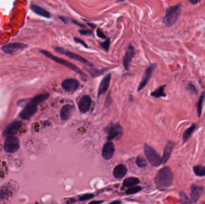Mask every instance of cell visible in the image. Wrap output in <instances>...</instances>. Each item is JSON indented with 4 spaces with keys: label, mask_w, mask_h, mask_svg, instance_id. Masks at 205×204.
Here are the masks:
<instances>
[{
    "label": "cell",
    "mask_w": 205,
    "mask_h": 204,
    "mask_svg": "<svg viewBox=\"0 0 205 204\" xmlns=\"http://www.w3.org/2000/svg\"><path fill=\"white\" fill-rule=\"evenodd\" d=\"M173 174L169 167L164 166L157 173L154 182L157 188L159 191L166 190L173 183Z\"/></svg>",
    "instance_id": "cell-1"
},
{
    "label": "cell",
    "mask_w": 205,
    "mask_h": 204,
    "mask_svg": "<svg viewBox=\"0 0 205 204\" xmlns=\"http://www.w3.org/2000/svg\"><path fill=\"white\" fill-rule=\"evenodd\" d=\"M49 96V95L48 93H43L33 98L21 112L20 117L24 120L31 118L36 113L37 110V106L43 103V101H46Z\"/></svg>",
    "instance_id": "cell-2"
},
{
    "label": "cell",
    "mask_w": 205,
    "mask_h": 204,
    "mask_svg": "<svg viewBox=\"0 0 205 204\" xmlns=\"http://www.w3.org/2000/svg\"><path fill=\"white\" fill-rule=\"evenodd\" d=\"M181 4L171 6L166 8L163 18V23L167 26L173 25L177 21L181 13Z\"/></svg>",
    "instance_id": "cell-3"
},
{
    "label": "cell",
    "mask_w": 205,
    "mask_h": 204,
    "mask_svg": "<svg viewBox=\"0 0 205 204\" xmlns=\"http://www.w3.org/2000/svg\"><path fill=\"white\" fill-rule=\"evenodd\" d=\"M40 52L43 54L44 55H45L46 56H47L48 57H49V59H52V61L58 63V64H60L73 71H75L76 72H77L78 74H80V76H83V77H86V75L84 73V72L79 68H78L76 65H75V64H73L65 59H62V58H60L59 57H58V56H56L53 55H52L51 53H50L49 52L47 51V50H40Z\"/></svg>",
    "instance_id": "cell-4"
},
{
    "label": "cell",
    "mask_w": 205,
    "mask_h": 204,
    "mask_svg": "<svg viewBox=\"0 0 205 204\" xmlns=\"http://www.w3.org/2000/svg\"><path fill=\"white\" fill-rule=\"evenodd\" d=\"M144 152L146 159L152 166L158 167L162 165V157H161L160 155L151 145L148 144H144Z\"/></svg>",
    "instance_id": "cell-5"
},
{
    "label": "cell",
    "mask_w": 205,
    "mask_h": 204,
    "mask_svg": "<svg viewBox=\"0 0 205 204\" xmlns=\"http://www.w3.org/2000/svg\"><path fill=\"white\" fill-rule=\"evenodd\" d=\"M54 49L58 53H60L61 54H63V55H64L70 58H71V59H75L76 61H79L80 62L83 64H85L88 66H91L92 67L93 65L92 64H91L88 61L86 60V59H85L84 57H83L82 56L79 55H77L75 53H73L70 51H68L63 47H55L54 48Z\"/></svg>",
    "instance_id": "cell-6"
},
{
    "label": "cell",
    "mask_w": 205,
    "mask_h": 204,
    "mask_svg": "<svg viewBox=\"0 0 205 204\" xmlns=\"http://www.w3.org/2000/svg\"><path fill=\"white\" fill-rule=\"evenodd\" d=\"M107 133L108 141H111L113 139L119 138L121 137L122 133V128L121 126L118 124H111L107 127Z\"/></svg>",
    "instance_id": "cell-7"
},
{
    "label": "cell",
    "mask_w": 205,
    "mask_h": 204,
    "mask_svg": "<svg viewBox=\"0 0 205 204\" xmlns=\"http://www.w3.org/2000/svg\"><path fill=\"white\" fill-rule=\"evenodd\" d=\"M19 140L14 136L8 137L4 145V150L8 153H14L16 152L19 149Z\"/></svg>",
    "instance_id": "cell-8"
},
{
    "label": "cell",
    "mask_w": 205,
    "mask_h": 204,
    "mask_svg": "<svg viewBox=\"0 0 205 204\" xmlns=\"http://www.w3.org/2000/svg\"><path fill=\"white\" fill-rule=\"evenodd\" d=\"M135 53H136L135 49L132 45H130L127 49L125 56H124L123 60H122L124 67L126 70L127 71L129 70L130 68L131 62L132 61V59L135 55Z\"/></svg>",
    "instance_id": "cell-9"
},
{
    "label": "cell",
    "mask_w": 205,
    "mask_h": 204,
    "mask_svg": "<svg viewBox=\"0 0 205 204\" xmlns=\"http://www.w3.org/2000/svg\"><path fill=\"white\" fill-rule=\"evenodd\" d=\"M156 67H157L156 64H152L149 67H148L146 69L144 76H143V79H142V80L140 82V83L138 87V89H137L138 92L142 91L146 86V85L147 84V83H148V81H149V80L152 76V72H153L154 70L155 69Z\"/></svg>",
    "instance_id": "cell-10"
},
{
    "label": "cell",
    "mask_w": 205,
    "mask_h": 204,
    "mask_svg": "<svg viewBox=\"0 0 205 204\" xmlns=\"http://www.w3.org/2000/svg\"><path fill=\"white\" fill-rule=\"evenodd\" d=\"M92 104V99L88 95L82 96L78 102V107L82 113H86L90 110Z\"/></svg>",
    "instance_id": "cell-11"
},
{
    "label": "cell",
    "mask_w": 205,
    "mask_h": 204,
    "mask_svg": "<svg viewBox=\"0 0 205 204\" xmlns=\"http://www.w3.org/2000/svg\"><path fill=\"white\" fill-rule=\"evenodd\" d=\"M115 152V146L112 142L109 141L105 145L102 149L101 155L104 159L108 161L112 158Z\"/></svg>",
    "instance_id": "cell-12"
},
{
    "label": "cell",
    "mask_w": 205,
    "mask_h": 204,
    "mask_svg": "<svg viewBox=\"0 0 205 204\" xmlns=\"http://www.w3.org/2000/svg\"><path fill=\"white\" fill-rule=\"evenodd\" d=\"M79 82L74 79H67L64 80L62 83V87L68 92H74L79 87Z\"/></svg>",
    "instance_id": "cell-13"
},
{
    "label": "cell",
    "mask_w": 205,
    "mask_h": 204,
    "mask_svg": "<svg viewBox=\"0 0 205 204\" xmlns=\"http://www.w3.org/2000/svg\"><path fill=\"white\" fill-rule=\"evenodd\" d=\"M21 127V123L18 121H14L8 125L3 131V135L5 137L13 136L17 134Z\"/></svg>",
    "instance_id": "cell-14"
},
{
    "label": "cell",
    "mask_w": 205,
    "mask_h": 204,
    "mask_svg": "<svg viewBox=\"0 0 205 204\" xmlns=\"http://www.w3.org/2000/svg\"><path fill=\"white\" fill-rule=\"evenodd\" d=\"M27 46L23 43H11L4 45L2 47V50L7 54H13L19 50L25 49Z\"/></svg>",
    "instance_id": "cell-15"
},
{
    "label": "cell",
    "mask_w": 205,
    "mask_h": 204,
    "mask_svg": "<svg viewBox=\"0 0 205 204\" xmlns=\"http://www.w3.org/2000/svg\"><path fill=\"white\" fill-rule=\"evenodd\" d=\"M203 192V187L202 186L193 184L191 187V193H190L191 201L193 203H196L201 197Z\"/></svg>",
    "instance_id": "cell-16"
},
{
    "label": "cell",
    "mask_w": 205,
    "mask_h": 204,
    "mask_svg": "<svg viewBox=\"0 0 205 204\" xmlns=\"http://www.w3.org/2000/svg\"><path fill=\"white\" fill-rule=\"evenodd\" d=\"M175 142L171 141H169L166 145V147L164 148V152H163V156L162 157V165H164L165 164L167 163V162L168 161V160L169 159L172 151L173 150V148L175 145Z\"/></svg>",
    "instance_id": "cell-17"
},
{
    "label": "cell",
    "mask_w": 205,
    "mask_h": 204,
    "mask_svg": "<svg viewBox=\"0 0 205 204\" xmlns=\"http://www.w3.org/2000/svg\"><path fill=\"white\" fill-rule=\"evenodd\" d=\"M75 111V106L70 104H67L63 107L60 112V118L62 120H68Z\"/></svg>",
    "instance_id": "cell-18"
},
{
    "label": "cell",
    "mask_w": 205,
    "mask_h": 204,
    "mask_svg": "<svg viewBox=\"0 0 205 204\" xmlns=\"http://www.w3.org/2000/svg\"><path fill=\"white\" fill-rule=\"evenodd\" d=\"M111 80V74L106 75L101 80L98 91V96H100L102 94L105 93L108 89Z\"/></svg>",
    "instance_id": "cell-19"
},
{
    "label": "cell",
    "mask_w": 205,
    "mask_h": 204,
    "mask_svg": "<svg viewBox=\"0 0 205 204\" xmlns=\"http://www.w3.org/2000/svg\"><path fill=\"white\" fill-rule=\"evenodd\" d=\"M127 172V168L123 164L116 166L113 171V176L117 179H122L125 177Z\"/></svg>",
    "instance_id": "cell-20"
},
{
    "label": "cell",
    "mask_w": 205,
    "mask_h": 204,
    "mask_svg": "<svg viewBox=\"0 0 205 204\" xmlns=\"http://www.w3.org/2000/svg\"><path fill=\"white\" fill-rule=\"evenodd\" d=\"M31 9L36 14L42 17L46 18H50L51 17V13L49 12H48L45 9H44L37 5H32L31 6Z\"/></svg>",
    "instance_id": "cell-21"
},
{
    "label": "cell",
    "mask_w": 205,
    "mask_h": 204,
    "mask_svg": "<svg viewBox=\"0 0 205 204\" xmlns=\"http://www.w3.org/2000/svg\"><path fill=\"white\" fill-rule=\"evenodd\" d=\"M196 127H197L196 124L193 123V124H192V125L191 126L188 127V129H186L184 131V133H183V135H182V141H183L184 143L186 142L189 139V138L191 137V135L194 132V131L195 130Z\"/></svg>",
    "instance_id": "cell-22"
},
{
    "label": "cell",
    "mask_w": 205,
    "mask_h": 204,
    "mask_svg": "<svg viewBox=\"0 0 205 204\" xmlns=\"http://www.w3.org/2000/svg\"><path fill=\"white\" fill-rule=\"evenodd\" d=\"M140 183V180L136 177H128L125 178L123 181V185L125 187L130 188L136 186Z\"/></svg>",
    "instance_id": "cell-23"
},
{
    "label": "cell",
    "mask_w": 205,
    "mask_h": 204,
    "mask_svg": "<svg viewBox=\"0 0 205 204\" xmlns=\"http://www.w3.org/2000/svg\"><path fill=\"white\" fill-rule=\"evenodd\" d=\"M165 87H166V85L161 86L160 87H158V88H157L151 93V96L156 98H159L161 97H165L166 96L164 93Z\"/></svg>",
    "instance_id": "cell-24"
},
{
    "label": "cell",
    "mask_w": 205,
    "mask_h": 204,
    "mask_svg": "<svg viewBox=\"0 0 205 204\" xmlns=\"http://www.w3.org/2000/svg\"><path fill=\"white\" fill-rule=\"evenodd\" d=\"M193 171L197 177L205 176V166L202 165H196L193 167Z\"/></svg>",
    "instance_id": "cell-25"
},
{
    "label": "cell",
    "mask_w": 205,
    "mask_h": 204,
    "mask_svg": "<svg viewBox=\"0 0 205 204\" xmlns=\"http://www.w3.org/2000/svg\"><path fill=\"white\" fill-rule=\"evenodd\" d=\"M204 98H205V92H203L201 94V95H200V96L199 98V99L197 103V111L198 115H199V118L200 117L201 114L203 103V101H204Z\"/></svg>",
    "instance_id": "cell-26"
},
{
    "label": "cell",
    "mask_w": 205,
    "mask_h": 204,
    "mask_svg": "<svg viewBox=\"0 0 205 204\" xmlns=\"http://www.w3.org/2000/svg\"><path fill=\"white\" fill-rule=\"evenodd\" d=\"M10 194L9 188L7 186H3L0 188V200L6 199Z\"/></svg>",
    "instance_id": "cell-27"
},
{
    "label": "cell",
    "mask_w": 205,
    "mask_h": 204,
    "mask_svg": "<svg viewBox=\"0 0 205 204\" xmlns=\"http://www.w3.org/2000/svg\"><path fill=\"white\" fill-rule=\"evenodd\" d=\"M142 187L139 186H135L133 187H130L128 190H127L126 191V194L127 195H133L135 193H137L138 192H139L140 191H142Z\"/></svg>",
    "instance_id": "cell-28"
},
{
    "label": "cell",
    "mask_w": 205,
    "mask_h": 204,
    "mask_svg": "<svg viewBox=\"0 0 205 204\" xmlns=\"http://www.w3.org/2000/svg\"><path fill=\"white\" fill-rule=\"evenodd\" d=\"M136 162L139 168H144L147 166V162H146V159L141 156H137Z\"/></svg>",
    "instance_id": "cell-29"
},
{
    "label": "cell",
    "mask_w": 205,
    "mask_h": 204,
    "mask_svg": "<svg viewBox=\"0 0 205 204\" xmlns=\"http://www.w3.org/2000/svg\"><path fill=\"white\" fill-rule=\"evenodd\" d=\"M179 196H180V200L181 202L182 203H191V201L189 200L188 198L187 197L186 195L184 192H180L179 193Z\"/></svg>",
    "instance_id": "cell-30"
},
{
    "label": "cell",
    "mask_w": 205,
    "mask_h": 204,
    "mask_svg": "<svg viewBox=\"0 0 205 204\" xmlns=\"http://www.w3.org/2000/svg\"><path fill=\"white\" fill-rule=\"evenodd\" d=\"M110 41L109 39H107L105 41L103 42L100 44V46L102 47V49H103L105 51L108 52L109 51V49L110 47Z\"/></svg>",
    "instance_id": "cell-31"
},
{
    "label": "cell",
    "mask_w": 205,
    "mask_h": 204,
    "mask_svg": "<svg viewBox=\"0 0 205 204\" xmlns=\"http://www.w3.org/2000/svg\"><path fill=\"white\" fill-rule=\"evenodd\" d=\"M95 197V195L93 193H88V194H85L81 196H80L79 200V201H85L89 199H93Z\"/></svg>",
    "instance_id": "cell-32"
},
{
    "label": "cell",
    "mask_w": 205,
    "mask_h": 204,
    "mask_svg": "<svg viewBox=\"0 0 205 204\" xmlns=\"http://www.w3.org/2000/svg\"><path fill=\"white\" fill-rule=\"evenodd\" d=\"M112 102V97H111V95H110V92H109V93L107 94L106 98L105 103V107L106 108L109 107L111 105Z\"/></svg>",
    "instance_id": "cell-33"
},
{
    "label": "cell",
    "mask_w": 205,
    "mask_h": 204,
    "mask_svg": "<svg viewBox=\"0 0 205 204\" xmlns=\"http://www.w3.org/2000/svg\"><path fill=\"white\" fill-rule=\"evenodd\" d=\"M97 35L101 38L103 39H106V36L105 35V34H104V33L103 32L100 28H98L97 30Z\"/></svg>",
    "instance_id": "cell-34"
},
{
    "label": "cell",
    "mask_w": 205,
    "mask_h": 204,
    "mask_svg": "<svg viewBox=\"0 0 205 204\" xmlns=\"http://www.w3.org/2000/svg\"><path fill=\"white\" fill-rule=\"evenodd\" d=\"M74 40H75V41L76 42H78V43H79V44H81V45H83L85 47H86V48L88 47V46H87V45L86 44V42H85L83 40H82V39H80V38H77V37H75V38H74Z\"/></svg>",
    "instance_id": "cell-35"
},
{
    "label": "cell",
    "mask_w": 205,
    "mask_h": 204,
    "mask_svg": "<svg viewBox=\"0 0 205 204\" xmlns=\"http://www.w3.org/2000/svg\"><path fill=\"white\" fill-rule=\"evenodd\" d=\"M93 31L91 30H80L79 33L82 35H91L93 34Z\"/></svg>",
    "instance_id": "cell-36"
},
{
    "label": "cell",
    "mask_w": 205,
    "mask_h": 204,
    "mask_svg": "<svg viewBox=\"0 0 205 204\" xmlns=\"http://www.w3.org/2000/svg\"><path fill=\"white\" fill-rule=\"evenodd\" d=\"M188 88L191 92L197 93V91H196V87H195V86L193 84H189L188 86Z\"/></svg>",
    "instance_id": "cell-37"
},
{
    "label": "cell",
    "mask_w": 205,
    "mask_h": 204,
    "mask_svg": "<svg viewBox=\"0 0 205 204\" xmlns=\"http://www.w3.org/2000/svg\"><path fill=\"white\" fill-rule=\"evenodd\" d=\"M189 1H190V3H191L192 4H196L199 3L200 1V0H189Z\"/></svg>",
    "instance_id": "cell-38"
},
{
    "label": "cell",
    "mask_w": 205,
    "mask_h": 204,
    "mask_svg": "<svg viewBox=\"0 0 205 204\" xmlns=\"http://www.w3.org/2000/svg\"><path fill=\"white\" fill-rule=\"evenodd\" d=\"M72 22H73V23H75V24H76L77 25H78V26H80V27H85V26L83 25H82V24H81V23H78V22H76V21H72Z\"/></svg>",
    "instance_id": "cell-39"
},
{
    "label": "cell",
    "mask_w": 205,
    "mask_h": 204,
    "mask_svg": "<svg viewBox=\"0 0 205 204\" xmlns=\"http://www.w3.org/2000/svg\"><path fill=\"white\" fill-rule=\"evenodd\" d=\"M103 200H96V201H92V202H91L90 203H93V204H94V203H103Z\"/></svg>",
    "instance_id": "cell-40"
},
{
    "label": "cell",
    "mask_w": 205,
    "mask_h": 204,
    "mask_svg": "<svg viewBox=\"0 0 205 204\" xmlns=\"http://www.w3.org/2000/svg\"><path fill=\"white\" fill-rule=\"evenodd\" d=\"M87 25H89L90 26H91L92 28H93V29H94V28H96V26L94 25V24H93V23H87Z\"/></svg>",
    "instance_id": "cell-41"
},
{
    "label": "cell",
    "mask_w": 205,
    "mask_h": 204,
    "mask_svg": "<svg viewBox=\"0 0 205 204\" xmlns=\"http://www.w3.org/2000/svg\"><path fill=\"white\" fill-rule=\"evenodd\" d=\"M121 201H118V200H116V201H113L112 202H111V203H121Z\"/></svg>",
    "instance_id": "cell-42"
},
{
    "label": "cell",
    "mask_w": 205,
    "mask_h": 204,
    "mask_svg": "<svg viewBox=\"0 0 205 204\" xmlns=\"http://www.w3.org/2000/svg\"><path fill=\"white\" fill-rule=\"evenodd\" d=\"M125 1V0H116V2L117 3H120V2H122V1Z\"/></svg>",
    "instance_id": "cell-43"
}]
</instances>
